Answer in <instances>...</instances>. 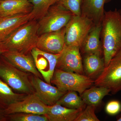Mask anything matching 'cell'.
I'll return each instance as SVG.
<instances>
[{"label":"cell","mask_w":121,"mask_h":121,"mask_svg":"<svg viewBox=\"0 0 121 121\" xmlns=\"http://www.w3.org/2000/svg\"><path fill=\"white\" fill-rule=\"evenodd\" d=\"M105 67L121 50V15L118 10L105 11L101 31Z\"/></svg>","instance_id":"6da1fadb"},{"label":"cell","mask_w":121,"mask_h":121,"mask_svg":"<svg viewBox=\"0 0 121 121\" xmlns=\"http://www.w3.org/2000/svg\"><path fill=\"white\" fill-rule=\"evenodd\" d=\"M39 28L38 21L30 20L16 29L3 42L8 50L30 54L36 47Z\"/></svg>","instance_id":"7a4b0ae2"},{"label":"cell","mask_w":121,"mask_h":121,"mask_svg":"<svg viewBox=\"0 0 121 121\" xmlns=\"http://www.w3.org/2000/svg\"><path fill=\"white\" fill-rule=\"evenodd\" d=\"M29 73L22 71L0 56V78L13 90L28 95L34 93Z\"/></svg>","instance_id":"3957f363"},{"label":"cell","mask_w":121,"mask_h":121,"mask_svg":"<svg viewBox=\"0 0 121 121\" xmlns=\"http://www.w3.org/2000/svg\"><path fill=\"white\" fill-rule=\"evenodd\" d=\"M94 80L84 74L66 72L56 68L51 83L60 90L67 92L74 91L80 95L94 84Z\"/></svg>","instance_id":"277c9868"},{"label":"cell","mask_w":121,"mask_h":121,"mask_svg":"<svg viewBox=\"0 0 121 121\" xmlns=\"http://www.w3.org/2000/svg\"><path fill=\"white\" fill-rule=\"evenodd\" d=\"M74 15L58 3L50 7L45 15L38 21L39 36L56 31L64 27Z\"/></svg>","instance_id":"5b68a950"},{"label":"cell","mask_w":121,"mask_h":121,"mask_svg":"<svg viewBox=\"0 0 121 121\" xmlns=\"http://www.w3.org/2000/svg\"><path fill=\"white\" fill-rule=\"evenodd\" d=\"M94 25L93 21L88 17L82 15H74L65 27V45L80 48Z\"/></svg>","instance_id":"8992f818"},{"label":"cell","mask_w":121,"mask_h":121,"mask_svg":"<svg viewBox=\"0 0 121 121\" xmlns=\"http://www.w3.org/2000/svg\"><path fill=\"white\" fill-rule=\"evenodd\" d=\"M94 84L108 88L113 94L121 91V50L94 80Z\"/></svg>","instance_id":"52a82bcc"},{"label":"cell","mask_w":121,"mask_h":121,"mask_svg":"<svg viewBox=\"0 0 121 121\" xmlns=\"http://www.w3.org/2000/svg\"><path fill=\"white\" fill-rule=\"evenodd\" d=\"M48 107L34 92L27 95L21 100L10 104L3 110V112L5 115L18 113L45 115Z\"/></svg>","instance_id":"ba28073f"},{"label":"cell","mask_w":121,"mask_h":121,"mask_svg":"<svg viewBox=\"0 0 121 121\" xmlns=\"http://www.w3.org/2000/svg\"><path fill=\"white\" fill-rule=\"evenodd\" d=\"M56 68L64 71L84 74L79 48L65 45L58 59Z\"/></svg>","instance_id":"9c48e42d"},{"label":"cell","mask_w":121,"mask_h":121,"mask_svg":"<svg viewBox=\"0 0 121 121\" xmlns=\"http://www.w3.org/2000/svg\"><path fill=\"white\" fill-rule=\"evenodd\" d=\"M31 54L36 67L45 82L51 84V81L60 54H52L41 51L36 47L32 50Z\"/></svg>","instance_id":"30bf717a"},{"label":"cell","mask_w":121,"mask_h":121,"mask_svg":"<svg viewBox=\"0 0 121 121\" xmlns=\"http://www.w3.org/2000/svg\"><path fill=\"white\" fill-rule=\"evenodd\" d=\"M65 27L56 31L39 36L36 47L41 51L52 54H60L65 46Z\"/></svg>","instance_id":"8fae6325"},{"label":"cell","mask_w":121,"mask_h":121,"mask_svg":"<svg viewBox=\"0 0 121 121\" xmlns=\"http://www.w3.org/2000/svg\"><path fill=\"white\" fill-rule=\"evenodd\" d=\"M31 83L35 93L41 101L48 106H52L66 92H63L51 84L43 82L40 78L33 76Z\"/></svg>","instance_id":"7c38bea8"},{"label":"cell","mask_w":121,"mask_h":121,"mask_svg":"<svg viewBox=\"0 0 121 121\" xmlns=\"http://www.w3.org/2000/svg\"><path fill=\"white\" fill-rule=\"evenodd\" d=\"M2 56L8 62L22 71L42 78L43 77L36 68L31 53L25 54L16 51L8 50L2 54Z\"/></svg>","instance_id":"4fadbf2b"},{"label":"cell","mask_w":121,"mask_h":121,"mask_svg":"<svg viewBox=\"0 0 121 121\" xmlns=\"http://www.w3.org/2000/svg\"><path fill=\"white\" fill-rule=\"evenodd\" d=\"M112 0H82V15L88 17L95 25L102 24L106 4Z\"/></svg>","instance_id":"5bb4252c"},{"label":"cell","mask_w":121,"mask_h":121,"mask_svg":"<svg viewBox=\"0 0 121 121\" xmlns=\"http://www.w3.org/2000/svg\"><path fill=\"white\" fill-rule=\"evenodd\" d=\"M30 13L0 16V41H4L16 29L30 20Z\"/></svg>","instance_id":"9a60e30c"},{"label":"cell","mask_w":121,"mask_h":121,"mask_svg":"<svg viewBox=\"0 0 121 121\" xmlns=\"http://www.w3.org/2000/svg\"><path fill=\"white\" fill-rule=\"evenodd\" d=\"M83 65L84 75L95 80L102 72L105 67L102 55L95 53L83 55Z\"/></svg>","instance_id":"2e32d148"},{"label":"cell","mask_w":121,"mask_h":121,"mask_svg":"<svg viewBox=\"0 0 121 121\" xmlns=\"http://www.w3.org/2000/svg\"><path fill=\"white\" fill-rule=\"evenodd\" d=\"M32 9V4L29 0H4L0 1V16L28 14L31 12Z\"/></svg>","instance_id":"e0dca14e"},{"label":"cell","mask_w":121,"mask_h":121,"mask_svg":"<svg viewBox=\"0 0 121 121\" xmlns=\"http://www.w3.org/2000/svg\"><path fill=\"white\" fill-rule=\"evenodd\" d=\"M102 24L95 25L91 29L80 48L82 55L95 53L102 55V43L100 40Z\"/></svg>","instance_id":"ac0fdd59"},{"label":"cell","mask_w":121,"mask_h":121,"mask_svg":"<svg viewBox=\"0 0 121 121\" xmlns=\"http://www.w3.org/2000/svg\"><path fill=\"white\" fill-rule=\"evenodd\" d=\"M82 111L66 108L56 103L48 106L45 115L49 121H74Z\"/></svg>","instance_id":"d6986e66"},{"label":"cell","mask_w":121,"mask_h":121,"mask_svg":"<svg viewBox=\"0 0 121 121\" xmlns=\"http://www.w3.org/2000/svg\"><path fill=\"white\" fill-rule=\"evenodd\" d=\"M110 92V90L106 87L95 86L85 90L80 95L86 105L97 107L101 103L103 98L109 95Z\"/></svg>","instance_id":"ffe728a7"},{"label":"cell","mask_w":121,"mask_h":121,"mask_svg":"<svg viewBox=\"0 0 121 121\" xmlns=\"http://www.w3.org/2000/svg\"><path fill=\"white\" fill-rule=\"evenodd\" d=\"M27 95L15 93L9 86L0 78V108L4 109L12 103L21 100Z\"/></svg>","instance_id":"44dd1931"},{"label":"cell","mask_w":121,"mask_h":121,"mask_svg":"<svg viewBox=\"0 0 121 121\" xmlns=\"http://www.w3.org/2000/svg\"><path fill=\"white\" fill-rule=\"evenodd\" d=\"M56 103L66 108L83 110L86 105L77 92L69 91L65 93Z\"/></svg>","instance_id":"7402d4cb"},{"label":"cell","mask_w":121,"mask_h":121,"mask_svg":"<svg viewBox=\"0 0 121 121\" xmlns=\"http://www.w3.org/2000/svg\"><path fill=\"white\" fill-rule=\"evenodd\" d=\"M58 0H29L32 4V11L30 13V20L39 21L48 12L49 8L57 2Z\"/></svg>","instance_id":"603a6c76"},{"label":"cell","mask_w":121,"mask_h":121,"mask_svg":"<svg viewBox=\"0 0 121 121\" xmlns=\"http://www.w3.org/2000/svg\"><path fill=\"white\" fill-rule=\"evenodd\" d=\"M6 120L12 121H49L44 115L18 113L5 115Z\"/></svg>","instance_id":"cb8c5ba5"},{"label":"cell","mask_w":121,"mask_h":121,"mask_svg":"<svg viewBox=\"0 0 121 121\" xmlns=\"http://www.w3.org/2000/svg\"><path fill=\"white\" fill-rule=\"evenodd\" d=\"M82 0H58V3L76 16L82 14Z\"/></svg>","instance_id":"d4e9b609"},{"label":"cell","mask_w":121,"mask_h":121,"mask_svg":"<svg viewBox=\"0 0 121 121\" xmlns=\"http://www.w3.org/2000/svg\"><path fill=\"white\" fill-rule=\"evenodd\" d=\"M96 107L95 106L87 105L74 121H99L100 120L95 114Z\"/></svg>","instance_id":"484cf974"},{"label":"cell","mask_w":121,"mask_h":121,"mask_svg":"<svg viewBox=\"0 0 121 121\" xmlns=\"http://www.w3.org/2000/svg\"><path fill=\"white\" fill-rule=\"evenodd\" d=\"M106 112L108 114L113 115L121 111V104L119 101L112 100L107 104L105 107Z\"/></svg>","instance_id":"4316f807"},{"label":"cell","mask_w":121,"mask_h":121,"mask_svg":"<svg viewBox=\"0 0 121 121\" xmlns=\"http://www.w3.org/2000/svg\"><path fill=\"white\" fill-rule=\"evenodd\" d=\"M8 50L3 41H0V56Z\"/></svg>","instance_id":"83f0119b"},{"label":"cell","mask_w":121,"mask_h":121,"mask_svg":"<svg viewBox=\"0 0 121 121\" xmlns=\"http://www.w3.org/2000/svg\"><path fill=\"white\" fill-rule=\"evenodd\" d=\"M6 120L5 115L3 112V109L0 108V121H5Z\"/></svg>","instance_id":"f1b7e54d"},{"label":"cell","mask_w":121,"mask_h":121,"mask_svg":"<svg viewBox=\"0 0 121 121\" xmlns=\"http://www.w3.org/2000/svg\"><path fill=\"white\" fill-rule=\"evenodd\" d=\"M117 121H121V115L120 117L117 119Z\"/></svg>","instance_id":"f546056e"},{"label":"cell","mask_w":121,"mask_h":121,"mask_svg":"<svg viewBox=\"0 0 121 121\" xmlns=\"http://www.w3.org/2000/svg\"><path fill=\"white\" fill-rule=\"evenodd\" d=\"M119 11V13H120V14H121V10H118Z\"/></svg>","instance_id":"4dcf8cb0"},{"label":"cell","mask_w":121,"mask_h":121,"mask_svg":"<svg viewBox=\"0 0 121 121\" xmlns=\"http://www.w3.org/2000/svg\"><path fill=\"white\" fill-rule=\"evenodd\" d=\"M4 0H0V1H1Z\"/></svg>","instance_id":"1f68e13d"},{"label":"cell","mask_w":121,"mask_h":121,"mask_svg":"<svg viewBox=\"0 0 121 121\" xmlns=\"http://www.w3.org/2000/svg\"></svg>","instance_id":"d6a6232c"},{"label":"cell","mask_w":121,"mask_h":121,"mask_svg":"<svg viewBox=\"0 0 121 121\" xmlns=\"http://www.w3.org/2000/svg\"></svg>","instance_id":"836d02e7"}]
</instances>
